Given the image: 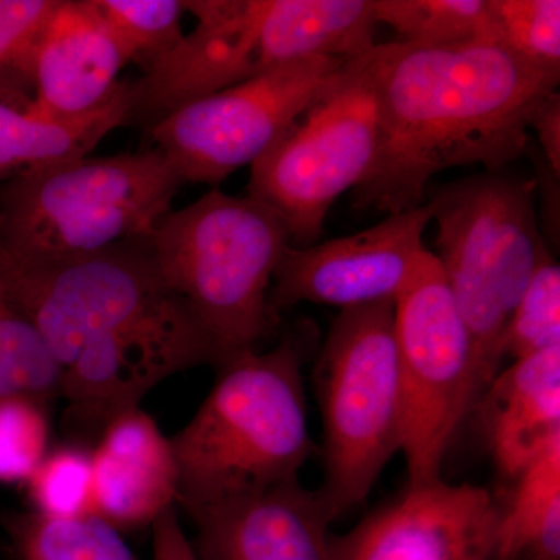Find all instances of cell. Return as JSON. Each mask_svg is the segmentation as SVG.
<instances>
[{
	"label": "cell",
	"instance_id": "obj_1",
	"mask_svg": "<svg viewBox=\"0 0 560 560\" xmlns=\"http://www.w3.org/2000/svg\"><path fill=\"white\" fill-rule=\"evenodd\" d=\"M0 243L11 293L60 372L73 442L95 444L110 420L176 372L220 366L208 331L162 278L149 238L57 260L24 259Z\"/></svg>",
	"mask_w": 560,
	"mask_h": 560
},
{
	"label": "cell",
	"instance_id": "obj_2",
	"mask_svg": "<svg viewBox=\"0 0 560 560\" xmlns=\"http://www.w3.org/2000/svg\"><path fill=\"white\" fill-rule=\"evenodd\" d=\"M559 80L495 44L429 49L396 40L378 86L377 153L353 206L408 212L448 168L503 171L528 150L530 120Z\"/></svg>",
	"mask_w": 560,
	"mask_h": 560
},
{
	"label": "cell",
	"instance_id": "obj_3",
	"mask_svg": "<svg viewBox=\"0 0 560 560\" xmlns=\"http://www.w3.org/2000/svg\"><path fill=\"white\" fill-rule=\"evenodd\" d=\"M313 337L311 324H301L276 348L224 363L197 415L171 438L176 508L190 518L300 480L315 452L302 375Z\"/></svg>",
	"mask_w": 560,
	"mask_h": 560
},
{
	"label": "cell",
	"instance_id": "obj_4",
	"mask_svg": "<svg viewBox=\"0 0 560 560\" xmlns=\"http://www.w3.org/2000/svg\"><path fill=\"white\" fill-rule=\"evenodd\" d=\"M197 27L139 80L131 121L147 128L260 73L307 60L349 58L375 46L372 0H183Z\"/></svg>",
	"mask_w": 560,
	"mask_h": 560
},
{
	"label": "cell",
	"instance_id": "obj_5",
	"mask_svg": "<svg viewBox=\"0 0 560 560\" xmlns=\"http://www.w3.org/2000/svg\"><path fill=\"white\" fill-rule=\"evenodd\" d=\"M149 243L162 278L219 350L220 366L256 352L275 335L279 315L268 294L283 253L293 245L275 210L248 195L212 190L172 210Z\"/></svg>",
	"mask_w": 560,
	"mask_h": 560
},
{
	"label": "cell",
	"instance_id": "obj_6",
	"mask_svg": "<svg viewBox=\"0 0 560 560\" xmlns=\"http://www.w3.org/2000/svg\"><path fill=\"white\" fill-rule=\"evenodd\" d=\"M536 180L510 173L434 184L425 205L434 248L475 353L478 400L503 366L501 338L541 260L550 256L536 212Z\"/></svg>",
	"mask_w": 560,
	"mask_h": 560
},
{
	"label": "cell",
	"instance_id": "obj_7",
	"mask_svg": "<svg viewBox=\"0 0 560 560\" xmlns=\"http://www.w3.org/2000/svg\"><path fill=\"white\" fill-rule=\"evenodd\" d=\"M183 186L158 149L22 173L0 186V241L24 259L57 260L150 238Z\"/></svg>",
	"mask_w": 560,
	"mask_h": 560
},
{
	"label": "cell",
	"instance_id": "obj_8",
	"mask_svg": "<svg viewBox=\"0 0 560 560\" xmlns=\"http://www.w3.org/2000/svg\"><path fill=\"white\" fill-rule=\"evenodd\" d=\"M393 43L331 73L312 102L250 165L248 197L285 221L293 246L315 245L334 202L370 173L378 143V86Z\"/></svg>",
	"mask_w": 560,
	"mask_h": 560
},
{
	"label": "cell",
	"instance_id": "obj_9",
	"mask_svg": "<svg viewBox=\"0 0 560 560\" xmlns=\"http://www.w3.org/2000/svg\"><path fill=\"white\" fill-rule=\"evenodd\" d=\"M394 304L340 311L316 360L324 429V480L316 492L334 522L366 500L401 448Z\"/></svg>",
	"mask_w": 560,
	"mask_h": 560
},
{
	"label": "cell",
	"instance_id": "obj_10",
	"mask_svg": "<svg viewBox=\"0 0 560 560\" xmlns=\"http://www.w3.org/2000/svg\"><path fill=\"white\" fill-rule=\"evenodd\" d=\"M399 360L401 448L408 485L440 480L445 453L478 404L475 353L440 261L420 254L394 304Z\"/></svg>",
	"mask_w": 560,
	"mask_h": 560
},
{
	"label": "cell",
	"instance_id": "obj_11",
	"mask_svg": "<svg viewBox=\"0 0 560 560\" xmlns=\"http://www.w3.org/2000/svg\"><path fill=\"white\" fill-rule=\"evenodd\" d=\"M345 61L289 62L187 103L150 128L154 149L172 161L184 184L219 186L260 160Z\"/></svg>",
	"mask_w": 560,
	"mask_h": 560
},
{
	"label": "cell",
	"instance_id": "obj_12",
	"mask_svg": "<svg viewBox=\"0 0 560 560\" xmlns=\"http://www.w3.org/2000/svg\"><path fill=\"white\" fill-rule=\"evenodd\" d=\"M427 205L394 213L370 230L311 246H289L272 278L268 302L276 315L301 302L340 311L396 302L425 249Z\"/></svg>",
	"mask_w": 560,
	"mask_h": 560
},
{
	"label": "cell",
	"instance_id": "obj_13",
	"mask_svg": "<svg viewBox=\"0 0 560 560\" xmlns=\"http://www.w3.org/2000/svg\"><path fill=\"white\" fill-rule=\"evenodd\" d=\"M501 512L481 486L407 485L348 533H330L329 560H492Z\"/></svg>",
	"mask_w": 560,
	"mask_h": 560
},
{
	"label": "cell",
	"instance_id": "obj_14",
	"mask_svg": "<svg viewBox=\"0 0 560 560\" xmlns=\"http://www.w3.org/2000/svg\"><path fill=\"white\" fill-rule=\"evenodd\" d=\"M130 62L95 0H58L28 61L33 106L50 117L101 108Z\"/></svg>",
	"mask_w": 560,
	"mask_h": 560
},
{
	"label": "cell",
	"instance_id": "obj_15",
	"mask_svg": "<svg viewBox=\"0 0 560 560\" xmlns=\"http://www.w3.org/2000/svg\"><path fill=\"white\" fill-rule=\"evenodd\" d=\"M197 560H329L334 523L300 480L220 504L191 518Z\"/></svg>",
	"mask_w": 560,
	"mask_h": 560
},
{
	"label": "cell",
	"instance_id": "obj_16",
	"mask_svg": "<svg viewBox=\"0 0 560 560\" xmlns=\"http://www.w3.org/2000/svg\"><path fill=\"white\" fill-rule=\"evenodd\" d=\"M176 497L171 438L156 420L140 407L110 420L92 447V514L121 534L151 528Z\"/></svg>",
	"mask_w": 560,
	"mask_h": 560
},
{
	"label": "cell",
	"instance_id": "obj_17",
	"mask_svg": "<svg viewBox=\"0 0 560 560\" xmlns=\"http://www.w3.org/2000/svg\"><path fill=\"white\" fill-rule=\"evenodd\" d=\"M490 453L515 480L560 436V346L512 361L478 400Z\"/></svg>",
	"mask_w": 560,
	"mask_h": 560
},
{
	"label": "cell",
	"instance_id": "obj_18",
	"mask_svg": "<svg viewBox=\"0 0 560 560\" xmlns=\"http://www.w3.org/2000/svg\"><path fill=\"white\" fill-rule=\"evenodd\" d=\"M130 116V81H120L101 108L77 117L46 116L33 106L28 88L0 84V186L22 173L90 156Z\"/></svg>",
	"mask_w": 560,
	"mask_h": 560
},
{
	"label": "cell",
	"instance_id": "obj_19",
	"mask_svg": "<svg viewBox=\"0 0 560 560\" xmlns=\"http://www.w3.org/2000/svg\"><path fill=\"white\" fill-rule=\"evenodd\" d=\"M492 560H560V436L515 478Z\"/></svg>",
	"mask_w": 560,
	"mask_h": 560
},
{
	"label": "cell",
	"instance_id": "obj_20",
	"mask_svg": "<svg viewBox=\"0 0 560 560\" xmlns=\"http://www.w3.org/2000/svg\"><path fill=\"white\" fill-rule=\"evenodd\" d=\"M11 560H139L121 533L97 515L51 518L35 511L0 518Z\"/></svg>",
	"mask_w": 560,
	"mask_h": 560
},
{
	"label": "cell",
	"instance_id": "obj_21",
	"mask_svg": "<svg viewBox=\"0 0 560 560\" xmlns=\"http://www.w3.org/2000/svg\"><path fill=\"white\" fill-rule=\"evenodd\" d=\"M375 20L412 47L492 43L489 0H372Z\"/></svg>",
	"mask_w": 560,
	"mask_h": 560
},
{
	"label": "cell",
	"instance_id": "obj_22",
	"mask_svg": "<svg viewBox=\"0 0 560 560\" xmlns=\"http://www.w3.org/2000/svg\"><path fill=\"white\" fill-rule=\"evenodd\" d=\"M11 394L54 401L60 372L46 342L11 293L0 243V397Z\"/></svg>",
	"mask_w": 560,
	"mask_h": 560
},
{
	"label": "cell",
	"instance_id": "obj_23",
	"mask_svg": "<svg viewBox=\"0 0 560 560\" xmlns=\"http://www.w3.org/2000/svg\"><path fill=\"white\" fill-rule=\"evenodd\" d=\"M492 43L518 60L560 73L559 0H489Z\"/></svg>",
	"mask_w": 560,
	"mask_h": 560
},
{
	"label": "cell",
	"instance_id": "obj_24",
	"mask_svg": "<svg viewBox=\"0 0 560 560\" xmlns=\"http://www.w3.org/2000/svg\"><path fill=\"white\" fill-rule=\"evenodd\" d=\"M128 60L153 68L183 39V0H95Z\"/></svg>",
	"mask_w": 560,
	"mask_h": 560
},
{
	"label": "cell",
	"instance_id": "obj_25",
	"mask_svg": "<svg viewBox=\"0 0 560 560\" xmlns=\"http://www.w3.org/2000/svg\"><path fill=\"white\" fill-rule=\"evenodd\" d=\"M33 510L51 518L92 514V447L68 442L49 448L25 482Z\"/></svg>",
	"mask_w": 560,
	"mask_h": 560
},
{
	"label": "cell",
	"instance_id": "obj_26",
	"mask_svg": "<svg viewBox=\"0 0 560 560\" xmlns=\"http://www.w3.org/2000/svg\"><path fill=\"white\" fill-rule=\"evenodd\" d=\"M560 346V267L552 254L540 261L501 338V359L518 360Z\"/></svg>",
	"mask_w": 560,
	"mask_h": 560
},
{
	"label": "cell",
	"instance_id": "obj_27",
	"mask_svg": "<svg viewBox=\"0 0 560 560\" xmlns=\"http://www.w3.org/2000/svg\"><path fill=\"white\" fill-rule=\"evenodd\" d=\"M50 405L24 394L0 397L2 485H25L49 452Z\"/></svg>",
	"mask_w": 560,
	"mask_h": 560
},
{
	"label": "cell",
	"instance_id": "obj_28",
	"mask_svg": "<svg viewBox=\"0 0 560 560\" xmlns=\"http://www.w3.org/2000/svg\"><path fill=\"white\" fill-rule=\"evenodd\" d=\"M58 0H0V84L32 90L28 61Z\"/></svg>",
	"mask_w": 560,
	"mask_h": 560
},
{
	"label": "cell",
	"instance_id": "obj_29",
	"mask_svg": "<svg viewBox=\"0 0 560 560\" xmlns=\"http://www.w3.org/2000/svg\"><path fill=\"white\" fill-rule=\"evenodd\" d=\"M153 560H197L189 537L178 521V508H171L151 526Z\"/></svg>",
	"mask_w": 560,
	"mask_h": 560
},
{
	"label": "cell",
	"instance_id": "obj_30",
	"mask_svg": "<svg viewBox=\"0 0 560 560\" xmlns=\"http://www.w3.org/2000/svg\"><path fill=\"white\" fill-rule=\"evenodd\" d=\"M530 130L536 131L541 156L548 167L560 175V95L552 92L545 98L530 120Z\"/></svg>",
	"mask_w": 560,
	"mask_h": 560
}]
</instances>
